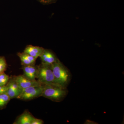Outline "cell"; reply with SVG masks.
<instances>
[{"label": "cell", "mask_w": 124, "mask_h": 124, "mask_svg": "<svg viewBox=\"0 0 124 124\" xmlns=\"http://www.w3.org/2000/svg\"><path fill=\"white\" fill-rule=\"evenodd\" d=\"M34 117L29 112L25 110L17 118L13 124H31Z\"/></svg>", "instance_id": "10"}, {"label": "cell", "mask_w": 124, "mask_h": 124, "mask_svg": "<svg viewBox=\"0 0 124 124\" xmlns=\"http://www.w3.org/2000/svg\"><path fill=\"white\" fill-rule=\"evenodd\" d=\"M44 124V121L42 120L34 117L31 124Z\"/></svg>", "instance_id": "16"}, {"label": "cell", "mask_w": 124, "mask_h": 124, "mask_svg": "<svg viewBox=\"0 0 124 124\" xmlns=\"http://www.w3.org/2000/svg\"><path fill=\"white\" fill-rule=\"evenodd\" d=\"M58 0H37V1L43 5H49L57 2Z\"/></svg>", "instance_id": "15"}, {"label": "cell", "mask_w": 124, "mask_h": 124, "mask_svg": "<svg viewBox=\"0 0 124 124\" xmlns=\"http://www.w3.org/2000/svg\"><path fill=\"white\" fill-rule=\"evenodd\" d=\"M43 90V85L30 86L23 89L17 98L23 101H29L41 97Z\"/></svg>", "instance_id": "4"}, {"label": "cell", "mask_w": 124, "mask_h": 124, "mask_svg": "<svg viewBox=\"0 0 124 124\" xmlns=\"http://www.w3.org/2000/svg\"><path fill=\"white\" fill-rule=\"evenodd\" d=\"M39 57L41 60V63L47 65H51L59 59L53 51L45 49H44Z\"/></svg>", "instance_id": "7"}, {"label": "cell", "mask_w": 124, "mask_h": 124, "mask_svg": "<svg viewBox=\"0 0 124 124\" xmlns=\"http://www.w3.org/2000/svg\"><path fill=\"white\" fill-rule=\"evenodd\" d=\"M44 49L40 46L29 45L25 48L23 52L37 59L41 55Z\"/></svg>", "instance_id": "9"}, {"label": "cell", "mask_w": 124, "mask_h": 124, "mask_svg": "<svg viewBox=\"0 0 124 124\" xmlns=\"http://www.w3.org/2000/svg\"><path fill=\"white\" fill-rule=\"evenodd\" d=\"M13 77L18 85L22 90L30 86L42 85L37 80L33 81L29 79L23 75L13 76Z\"/></svg>", "instance_id": "6"}, {"label": "cell", "mask_w": 124, "mask_h": 124, "mask_svg": "<svg viewBox=\"0 0 124 124\" xmlns=\"http://www.w3.org/2000/svg\"><path fill=\"white\" fill-rule=\"evenodd\" d=\"M7 64L4 56L0 57V73L4 72L7 70Z\"/></svg>", "instance_id": "14"}, {"label": "cell", "mask_w": 124, "mask_h": 124, "mask_svg": "<svg viewBox=\"0 0 124 124\" xmlns=\"http://www.w3.org/2000/svg\"><path fill=\"white\" fill-rule=\"evenodd\" d=\"M56 85L67 88L70 81L71 75L70 70L58 59L51 64Z\"/></svg>", "instance_id": "1"}, {"label": "cell", "mask_w": 124, "mask_h": 124, "mask_svg": "<svg viewBox=\"0 0 124 124\" xmlns=\"http://www.w3.org/2000/svg\"><path fill=\"white\" fill-rule=\"evenodd\" d=\"M10 100L11 99L7 93L0 94V110L5 108Z\"/></svg>", "instance_id": "12"}, {"label": "cell", "mask_w": 124, "mask_h": 124, "mask_svg": "<svg viewBox=\"0 0 124 124\" xmlns=\"http://www.w3.org/2000/svg\"><path fill=\"white\" fill-rule=\"evenodd\" d=\"M23 72V75L29 79L33 81H36V76L37 66L35 65L22 66V67Z\"/></svg>", "instance_id": "8"}, {"label": "cell", "mask_w": 124, "mask_h": 124, "mask_svg": "<svg viewBox=\"0 0 124 124\" xmlns=\"http://www.w3.org/2000/svg\"><path fill=\"white\" fill-rule=\"evenodd\" d=\"M68 93L67 88L57 85H43L41 97L48 99L53 101L60 102L64 100Z\"/></svg>", "instance_id": "2"}, {"label": "cell", "mask_w": 124, "mask_h": 124, "mask_svg": "<svg viewBox=\"0 0 124 124\" xmlns=\"http://www.w3.org/2000/svg\"><path fill=\"white\" fill-rule=\"evenodd\" d=\"M8 88V86L7 84L4 86H0V94L6 93Z\"/></svg>", "instance_id": "17"}, {"label": "cell", "mask_w": 124, "mask_h": 124, "mask_svg": "<svg viewBox=\"0 0 124 124\" xmlns=\"http://www.w3.org/2000/svg\"><path fill=\"white\" fill-rule=\"evenodd\" d=\"M10 77L4 72L0 73V86H4L7 84Z\"/></svg>", "instance_id": "13"}, {"label": "cell", "mask_w": 124, "mask_h": 124, "mask_svg": "<svg viewBox=\"0 0 124 124\" xmlns=\"http://www.w3.org/2000/svg\"><path fill=\"white\" fill-rule=\"evenodd\" d=\"M36 79L42 85H56L51 65L41 63L37 66Z\"/></svg>", "instance_id": "3"}, {"label": "cell", "mask_w": 124, "mask_h": 124, "mask_svg": "<svg viewBox=\"0 0 124 124\" xmlns=\"http://www.w3.org/2000/svg\"><path fill=\"white\" fill-rule=\"evenodd\" d=\"M20 58L22 66L35 65L36 59L23 52L18 53L17 54Z\"/></svg>", "instance_id": "11"}, {"label": "cell", "mask_w": 124, "mask_h": 124, "mask_svg": "<svg viewBox=\"0 0 124 124\" xmlns=\"http://www.w3.org/2000/svg\"><path fill=\"white\" fill-rule=\"evenodd\" d=\"M8 86L6 93L11 99L17 98L22 91L23 90L18 85L15 81L13 76L10 77L8 82L7 83Z\"/></svg>", "instance_id": "5"}]
</instances>
